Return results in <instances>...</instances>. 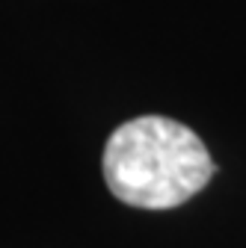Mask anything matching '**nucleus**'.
<instances>
[{"label": "nucleus", "instance_id": "obj_1", "mask_svg": "<svg viewBox=\"0 0 246 248\" xmlns=\"http://www.w3.org/2000/svg\"><path fill=\"white\" fill-rule=\"evenodd\" d=\"M213 177L205 142L175 118L140 115L113 130L104 148L110 192L140 210H172Z\"/></svg>", "mask_w": 246, "mask_h": 248}]
</instances>
